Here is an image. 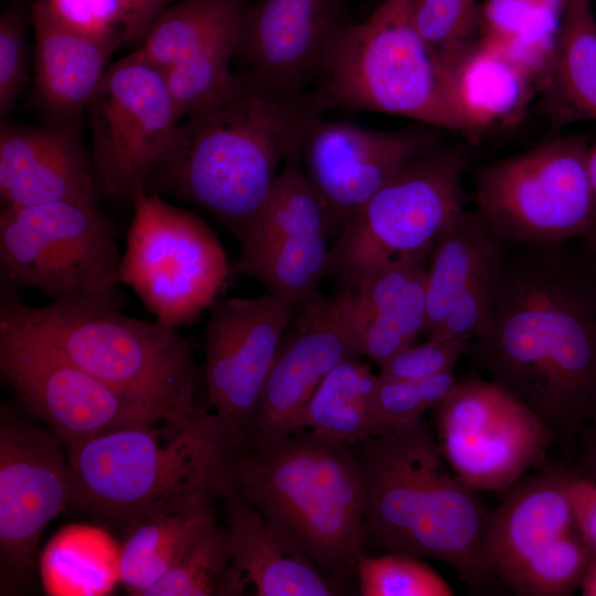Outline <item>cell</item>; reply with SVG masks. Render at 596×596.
<instances>
[{
    "instance_id": "obj_1",
    "label": "cell",
    "mask_w": 596,
    "mask_h": 596,
    "mask_svg": "<svg viewBox=\"0 0 596 596\" xmlns=\"http://www.w3.org/2000/svg\"><path fill=\"white\" fill-rule=\"evenodd\" d=\"M564 245L505 256L492 317L468 351L554 434L596 423V266Z\"/></svg>"
},
{
    "instance_id": "obj_2",
    "label": "cell",
    "mask_w": 596,
    "mask_h": 596,
    "mask_svg": "<svg viewBox=\"0 0 596 596\" xmlns=\"http://www.w3.org/2000/svg\"><path fill=\"white\" fill-rule=\"evenodd\" d=\"M305 94L238 75L225 96L178 125L151 193L195 204L243 241L265 210L279 167L300 150L313 116Z\"/></svg>"
},
{
    "instance_id": "obj_3",
    "label": "cell",
    "mask_w": 596,
    "mask_h": 596,
    "mask_svg": "<svg viewBox=\"0 0 596 596\" xmlns=\"http://www.w3.org/2000/svg\"><path fill=\"white\" fill-rule=\"evenodd\" d=\"M364 487L368 542L445 563L471 588L491 578L483 563L490 513L445 462L424 417L352 444Z\"/></svg>"
},
{
    "instance_id": "obj_4",
    "label": "cell",
    "mask_w": 596,
    "mask_h": 596,
    "mask_svg": "<svg viewBox=\"0 0 596 596\" xmlns=\"http://www.w3.org/2000/svg\"><path fill=\"white\" fill-rule=\"evenodd\" d=\"M77 507L127 528L152 512L214 503L234 488L240 443L215 413L162 421L64 447Z\"/></svg>"
},
{
    "instance_id": "obj_5",
    "label": "cell",
    "mask_w": 596,
    "mask_h": 596,
    "mask_svg": "<svg viewBox=\"0 0 596 596\" xmlns=\"http://www.w3.org/2000/svg\"><path fill=\"white\" fill-rule=\"evenodd\" d=\"M124 296L81 295L39 307L2 289L0 327L32 338L162 421L187 424L204 409L194 403L195 368L177 327L128 317Z\"/></svg>"
},
{
    "instance_id": "obj_6",
    "label": "cell",
    "mask_w": 596,
    "mask_h": 596,
    "mask_svg": "<svg viewBox=\"0 0 596 596\" xmlns=\"http://www.w3.org/2000/svg\"><path fill=\"white\" fill-rule=\"evenodd\" d=\"M234 490L336 584L355 576L368 538L351 443L306 428L277 440L242 443Z\"/></svg>"
},
{
    "instance_id": "obj_7",
    "label": "cell",
    "mask_w": 596,
    "mask_h": 596,
    "mask_svg": "<svg viewBox=\"0 0 596 596\" xmlns=\"http://www.w3.org/2000/svg\"><path fill=\"white\" fill-rule=\"evenodd\" d=\"M305 98L313 116L371 110L466 136L448 84L415 26L411 0H385L365 20L349 24Z\"/></svg>"
},
{
    "instance_id": "obj_8",
    "label": "cell",
    "mask_w": 596,
    "mask_h": 596,
    "mask_svg": "<svg viewBox=\"0 0 596 596\" xmlns=\"http://www.w3.org/2000/svg\"><path fill=\"white\" fill-rule=\"evenodd\" d=\"M462 147L437 145L404 166L343 225L330 246L326 275L342 290L402 255L429 252L465 209Z\"/></svg>"
},
{
    "instance_id": "obj_9",
    "label": "cell",
    "mask_w": 596,
    "mask_h": 596,
    "mask_svg": "<svg viewBox=\"0 0 596 596\" xmlns=\"http://www.w3.org/2000/svg\"><path fill=\"white\" fill-rule=\"evenodd\" d=\"M589 140L560 137L482 167L477 212L504 242L554 246L596 231V199L586 168Z\"/></svg>"
},
{
    "instance_id": "obj_10",
    "label": "cell",
    "mask_w": 596,
    "mask_h": 596,
    "mask_svg": "<svg viewBox=\"0 0 596 596\" xmlns=\"http://www.w3.org/2000/svg\"><path fill=\"white\" fill-rule=\"evenodd\" d=\"M117 279L130 287L156 320L191 323L210 309L232 273L226 253L194 212L159 193H138Z\"/></svg>"
},
{
    "instance_id": "obj_11",
    "label": "cell",
    "mask_w": 596,
    "mask_h": 596,
    "mask_svg": "<svg viewBox=\"0 0 596 596\" xmlns=\"http://www.w3.org/2000/svg\"><path fill=\"white\" fill-rule=\"evenodd\" d=\"M117 235L97 201L2 205V283L36 288L52 300L118 295Z\"/></svg>"
},
{
    "instance_id": "obj_12",
    "label": "cell",
    "mask_w": 596,
    "mask_h": 596,
    "mask_svg": "<svg viewBox=\"0 0 596 596\" xmlns=\"http://www.w3.org/2000/svg\"><path fill=\"white\" fill-rule=\"evenodd\" d=\"M99 194L150 193L179 125L161 68L132 53L111 64L87 107Z\"/></svg>"
},
{
    "instance_id": "obj_13",
    "label": "cell",
    "mask_w": 596,
    "mask_h": 596,
    "mask_svg": "<svg viewBox=\"0 0 596 596\" xmlns=\"http://www.w3.org/2000/svg\"><path fill=\"white\" fill-rule=\"evenodd\" d=\"M434 418L445 462L477 491H508L556 439L532 409L490 380H458Z\"/></svg>"
},
{
    "instance_id": "obj_14",
    "label": "cell",
    "mask_w": 596,
    "mask_h": 596,
    "mask_svg": "<svg viewBox=\"0 0 596 596\" xmlns=\"http://www.w3.org/2000/svg\"><path fill=\"white\" fill-rule=\"evenodd\" d=\"M53 434L34 427L3 405L0 416V585L20 592L33 575L46 525L77 507L66 450Z\"/></svg>"
},
{
    "instance_id": "obj_15",
    "label": "cell",
    "mask_w": 596,
    "mask_h": 596,
    "mask_svg": "<svg viewBox=\"0 0 596 596\" xmlns=\"http://www.w3.org/2000/svg\"><path fill=\"white\" fill-rule=\"evenodd\" d=\"M0 372L64 447L162 422L47 345L4 327H0Z\"/></svg>"
},
{
    "instance_id": "obj_16",
    "label": "cell",
    "mask_w": 596,
    "mask_h": 596,
    "mask_svg": "<svg viewBox=\"0 0 596 596\" xmlns=\"http://www.w3.org/2000/svg\"><path fill=\"white\" fill-rule=\"evenodd\" d=\"M300 161V150L285 159L265 210L240 242L234 260L236 272L256 278L294 309L318 294L330 249L326 211Z\"/></svg>"
},
{
    "instance_id": "obj_17",
    "label": "cell",
    "mask_w": 596,
    "mask_h": 596,
    "mask_svg": "<svg viewBox=\"0 0 596 596\" xmlns=\"http://www.w3.org/2000/svg\"><path fill=\"white\" fill-rule=\"evenodd\" d=\"M368 129L312 116L300 145L304 171L327 214L329 233L412 160L439 145L436 128Z\"/></svg>"
},
{
    "instance_id": "obj_18",
    "label": "cell",
    "mask_w": 596,
    "mask_h": 596,
    "mask_svg": "<svg viewBox=\"0 0 596 596\" xmlns=\"http://www.w3.org/2000/svg\"><path fill=\"white\" fill-rule=\"evenodd\" d=\"M295 309L270 295L215 301L205 333L210 404L243 440Z\"/></svg>"
},
{
    "instance_id": "obj_19",
    "label": "cell",
    "mask_w": 596,
    "mask_h": 596,
    "mask_svg": "<svg viewBox=\"0 0 596 596\" xmlns=\"http://www.w3.org/2000/svg\"><path fill=\"white\" fill-rule=\"evenodd\" d=\"M300 307L283 336L241 443H266L301 430L305 409L321 381L341 362L360 355L343 323L339 294H317Z\"/></svg>"
},
{
    "instance_id": "obj_20",
    "label": "cell",
    "mask_w": 596,
    "mask_h": 596,
    "mask_svg": "<svg viewBox=\"0 0 596 596\" xmlns=\"http://www.w3.org/2000/svg\"><path fill=\"white\" fill-rule=\"evenodd\" d=\"M352 22L345 0H255L244 12L235 57L270 86L304 94Z\"/></svg>"
},
{
    "instance_id": "obj_21",
    "label": "cell",
    "mask_w": 596,
    "mask_h": 596,
    "mask_svg": "<svg viewBox=\"0 0 596 596\" xmlns=\"http://www.w3.org/2000/svg\"><path fill=\"white\" fill-rule=\"evenodd\" d=\"M234 595L331 596L341 589L286 534L234 490L224 497Z\"/></svg>"
},
{
    "instance_id": "obj_22",
    "label": "cell",
    "mask_w": 596,
    "mask_h": 596,
    "mask_svg": "<svg viewBox=\"0 0 596 596\" xmlns=\"http://www.w3.org/2000/svg\"><path fill=\"white\" fill-rule=\"evenodd\" d=\"M574 468L550 467L519 479L490 513L483 563L504 585L520 565L552 540L577 528L568 494Z\"/></svg>"
},
{
    "instance_id": "obj_23",
    "label": "cell",
    "mask_w": 596,
    "mask_h": 596,
    "mask_svg": "<svg viewBox=\"0 0 596 596\" xmlns=\"http://www.w3.org/2000/svg\"><path fill=\"white\" fill-rule=\"evenodd\" d=\"M35 32V85L46 110L57 119L81 114L98 89L111 53L120 45L71 29L45 0L32 4Z\"/></svg>"
},
{
    "instance_id": "obj_24",
    "label": "cell",
    "mask_w": 596,
    "mask_h": 596,
    "mask_svg": "<svg viewBox=\"0 0 596 596\" xmlns=\"http://www.w3.org/2000/svg\"><path fill=\"white\" fill-rule=\"evenodd\" d=\"M448 85L473 143L486 130L518 121L536 91L520 67L478 39L451 68Z\"/></svg>"
},
{
    "instance_id": "obj_25",
    "label": "cell",
    "mask_w": 596,
    "mask_h": 596,
    "mask_svg": "<svg viewBox=\"0 0 596 596\" xmlns=\"http://www.w3.org/2000/svg\"><path fill=\"white\" fill-rule=\"evenodd\" d=\"M567 0H486L478 40L499 51L547 92Z\"/></svg>"
},
{
    "instance_id": "obj_26",
    "label": "cell",
    "mask_w": 596,
    "mask_h": 596,
    "mask_svg": "<svg viewBox=\"0 0 596 596\" xmlns=\"http://www.w3.org/2000/svg\"><path fill=\"white\" fill-rule=\"evenodd\" d=\"M502 243L477 211L464 210L440 232L426 269L427 337L480 275L504 262Z\"/></svg>"
},
{
    "instance_id": "obj_27",
    "label": "cell",
    "mask_w": 596,
    "mask_h": 596,
    "mask_svg": "<svg viewBox=\"0 0 596 596\" xmlns=\"http://www.w3.org/2000/svg\"><path fill=\"white\" fill-rule=\"evenodd\" d=\"M214 503L149 513L126 528L119 549L118 578L131 595L145 593L181 558L211 518Z\"/></svg>"
},
{
    "instance_id": "obj_28",
    "label": "cell",
    "mask_w": 596,
    "mask_h": 596,
    "mask_svg": "<svg viewBox=\"0 0 596 596\" xmlns=\"http://www.w3.org/2000/svg\"><path fill=\"white\" fill-rule=\"evenodd\" d=\"M249 0H182L167 7L134 55L161 70L238 38Z\"/></svg>"
},
{
    "instance_id": "obj_29",
    "label": "cell",
    "mask_w": 596,
    "mask_h": 596,
    "mask_svg": "<svg viewBox=\"0 0 596 596\" xmlns=\"http://www.w3.org/2000/svg\"><path fill=\"white\" fill-rule=\"evenodd\" d=\"M377 374L350 358L330 371L316 389L302 417V429L351 444L382 435L375 404Z\"/></svg>"
},
{
    "instance_id": "obj_30",
    "label": "cell",
    "mask_w": 596,
    "mask_h": 596,
    "mask_svg": "<svg viewBox=\"0 0 596 596\" xmlns=\"http://www.w3.org/2000/svg\"><path fill=\"white\" fill-rule=\"evenodd\" d=\"M546 93L561 120H596V18L592 0H567Z\"/></svg>"
},
{
    "instance_id": "obj_31",
    "label": "cell",
    "mask_w": 596,
    "mask_h": 596,
    "mask_svg": "<svg viewBox=\"0 0 596 596\" xmlns=\"http://www.w3.org/2000/svg\"><path fill=\"white\" fill-rule=\"evenodd\" d=\"M98 194L92 161L73 128L0 198L2 205L34 206L65 201H97Z\"/></svg>"
},
{
    "instance_id": "obj_32",
    "label": "cell",
    "mask_w": 596,
    "mask_h": 596,
    "mask_svg": "<svg viewBox=\"0 0 596 596\" xmlns=\"http://www.w3.org/2000/svg\"><path fill=\"white\" fill-rule=\"evenodd\" d=\"M231 545L213 517L199 530L178 563L145 596H233Z\"/></svg>"
},
{
    "instance_id": "obj_33",
    "label": "cell",
    "mask_w": 596,
    "mask_h": 596,
    "mask_svg": "<svg viewBox=\"0 0 596 596\" xmlns=\"http://www.w3.org/2000/svg\"><path fill=\"white\" fill-rule=\"evenodd\" d=\"M593 553L576 528L528 557L505 586L522 596L572 595L581 587Z\"/></svg>"
},
{
    "instance_id": "obj_34",
    "label": "cell",
    "mask_w": 596,
    "mask_h": 596,
    "mask_svg": "<svg viewBox=\"0 0 596 596\" xmlns=\"http://www.w3.org/2000/svg\"><path fill=\"white\" fill-rule=\"evenodd\" d=\"M237 39L162 70L179 120L217 102L236 85L238 75L231 72L230 64Z\"/></svg>"
},
{
    "instance_id": "obj_35",
    "label": "cell",
    "mask_w": 596,
    "mask_h": 596,
    "mask_svg": "<svg viewBox=\"0 0 596 596\" xmlns=\"http://www.w3.org/2000/svg\"><path fill=\"white\" fill-rule=\"evenodd\" d=\"M479 7L478 0H411L415 26L447 84L454 65L478 39Z\"/></svg>"
},
{
    "instance_id": "obj_36",
    "label": "cell",
    "mask_w": 596,
    "mask_h": 596,
    "mask_svg": "<svg viewBox=\"0 0 596 596\" xmlns=\"http://www.w3.org/2000/svg\"><path fill=\"white\" fill-rule=\"evenodd\" d=\"M355 576L362 596H453L450 585L424 558L385 552L362 554Z\"/></svg>"
},
{
    "instance_id": "obj_37",
    "label": "cell",
    "mask_w": 596,
    "mask_h": 596,
    "mask_svg": "<svg viewBox=\"0 0 596 596\" xmlns=\"http://www.w3.org/2000/svg\"><path fill=\"white\" fill-rule=\"evenodd\" d=\"M427 321L426 272L408 287L401 301L389 312L366 324L355 337L360 355L379 366L415 343L425 333Z\"/></svg>"
},
{
    "instance_id": "obj_38",
    "label": "cell",
    "mask_w": 596,
    "mask_h": 596,
    "mask_svg": "<svg viewBox=\"0 0 596 596\" xmlns=\"http://www.w3.org/2000/svg\"><path fill=\"white\" fill-rule=\"evenodd\" d=\"M458 380L453 372L423 380H391L377 374L375 404L383 434L434 409Z\"/></svg>"
},
{
    "instance_id": "obj_39",
    "label": "cell",
    "mask_w": 596,
    "mask_h": 596,
    "mask_svg": "<svg viewBox=\"0 0 596 596\" xmlns=\"http://www.w3.org/2000/svg\"><path fill=\"white\" fill-rule=\"evenodd\" d=\"M468 337H427L413 343L380 365L379 375L391 380H423L453 372L470 347Z\"/></svg>"
},
{
    "instance_id": "obj_40",
    "label": "cell",
    "mask_w": 596,
    "mask_h": 596,
    "mask_svg": "<svg viewBox=\"0 0 596 596\" xmlns=\"http://www.w3.org/2000/svg\"><path fill=\"white\" fill-rule=\"evenodd\" d=\"M70 126L21 127L2 124L0 131V195L72 130Z\"/></svg>"
},
{
    "instance_id": "obj_41",
    "label": "cell",
    "mask_w": 596,
    "mask_h": 596,
    "mask_svg": "<svg viewBox=\"0 0 596 596\" xmlns=\"http://www.w3.org/2000/svg\"><path fill=\"white\" fill-rule=\"evenodd\" d=\"M503 266L504 262L480 275L456 299L441 327L428 337H479L490 323Z\"/></svg>"
},
{
    "instance_id": "obj_42",
    "label": "cell",
    "mask_w": 596,
    "mask_h": 596,
    "mask_svg": "<svg viewBox=\"0 0 596 596\" xmlns=\"http://www.w3.org/2000/svg\"><path fill=\"white\" fill-rule=\"evenodd\" d=\"M26 14L18 4L9 6L0 17V114L7 116L25 84L28 50Z\"/></svg>"
},
{
    "instance_id": "obj_43",
    "label": "cell",
    "mask_w": 596,
    "mask_h": 596,
    "mask_svg": "<svg viewBox=\"0 0 596 596\" xmlns=\"http://www.w3.org/2000/svg\"><path fill=\"white\" fill-rule=\"evenodd\" d=\"M65 25L83 34L123 43L126 13L119 0H45Z\"/></svg>"
},
{
    "instance_id": "obj_44",
    "label": "cell",
    "mask_w": 596,
    "mask_h": 596,
    "mask_svg": "<svg viewBox=\"0 0 596 596\" xmlns=\"http://www.w3.org/2000/svg\"><path fill=\"white\" fill-rule=\"evenodd\" d=\"M568 494L576 525L596 553V480L582 476L574 468L568 482Z\"/></svg>"
},
{
    "instance_id": "obj_45",
    "label": "cell",
    "mask_w": 596,
    "mask_h": 596,
    "mask_svg": "<svg viewBox=\"0 0 596 596\" xmlns=\"http://www.w3.org/2000/svg\"><path fill=\"white\" fill-rule=\"evenodd\" d=\"M119 1L126 13L124 42L139 47L145 41L155 20L173 0Z\"/></svg>"
},
{
    "instance_id": "obj_46",
    "label": "cell",
    "mask_w": 596,
    "mask_h": 596,
    "mask_svg": "<svg viewBox=\"0 0 596 596\" xmlns=\"http://www.w3.org/2000/svg\"><path fill=\"white\" fill-rule=\"evenodd\" d=\"M576 440L578 448L575 469L582 476L596 480V423L584 425Z\"/></svg>"
},
{
    "instance_id": "obj_47",
    "label": "cell",
    "mask_w": 596,
    "mask_h": 596,
    "mask_svg": "<svg viewBox=\"0 0 596 596\" xmlns=\"http://www.w3.org/2000/svg\"><path fill=\"white\" fill-rule=\"evenodd\" d=\"M584 596H596V553H593L592 560L587 566L581 583Z\"/></svg>"
},
{
    "instance_id": "obj_48",
    "label": "cell",
    "mask_w": 596,
    "mask_h": 596,
    "mask_svg": "<svg viewBox=\"0 0 596 596\" xmlns=\"http://www.w3.org/2000/svg\"><path fill=\"white\" fill-rule=\"evenodd\" d=\"M586 168L590 187L596 199V142L590 145L587 150Z\"/></svg>"
},
{
    "instance_id": "obj_49",
    "label": "cell",
    "mask_w": 596,
    "mask_h": 596,
    "mask_svg": "<svg viewBox=\"0 0 596 596\" xmlns=\"http://www.w3.org/2000/svg\"><path fill=\"white\" fill-rule=\"evenodd\" d=\"M586 240L592 244V248H593V252H594V257H595V260H596V231ZM595 266H596V263H595Z\"/></svg>"
}]
</instances>
